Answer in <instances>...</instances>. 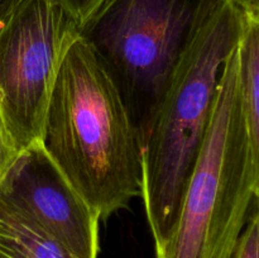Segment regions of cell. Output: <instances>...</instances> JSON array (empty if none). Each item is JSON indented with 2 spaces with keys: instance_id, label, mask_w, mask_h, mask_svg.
Returning a JSON list of instances; mask_svg holds the SVG:
<instances>
[{
  "instance_id": "6da1fadb",
  "label": "cell",
  "mask_w": 259,
  "mask_h": 258,
  "mask_svg": "<svg viewBox=\"0 0 259 258\" xmlns=\"http://www.w3.org/2000/svg\"><path fill=\"white\" fill-rule=\"evenodd\" d=\"M40 146L100 222L142 196L139 128L108 66L80 35L52 88Z\"/></svg>"
},
{
  "instance_id": "7a4b0ae2",
  "label": "cell",
  "mask_w": 259,
  "mask_h": 258,
  "mask_svg": "<svg viewBox=\"0 0 259 258\" xmlns=\"http://www.w3.org/2000/svg\"><path fill=\"white\" fill-rule=\"evenodd\" d=\"M237 0H201L184 51L139 125L143 197L154 247L174 227L211 119L223 67L243 32Z\"/></svg>"
},
{
  "instance_id": "3957f363",
  "label": "cell",
  "mask_w": 259,
  "mask_h": 258,
  "mask_svg": "<svg viewBox=\"0 0 259 258\" xmlns=\"http://www.w3.org/2000/svg\"><path fill=\"white\" fill-rule=\"evenodd\" d=\"M255 197L238 50L223 67L211 119L174 227L156 258H233Z\"/></svg>"
},
{
  "instance_id": "277c9868",
  "label": "cell",
  "mask_w": 259,
  "mask_h": 258,
  "mask_svg": "<svg viewBox=\"0 0 259 258\" xmlns=\"http://www.w3.org/2000/svg\"><path fill=\"white\" fill-rule=\"evenodd\" d=\"M201 0H113L81 30L118 83L137 125L161 95Z\"/></svg>"
},
{
  "instance_id": "5b68a950",
  "label": "cell",
  "mask_w": 259,
  "mask_h": 258,
  "mask_svg": "<svg viewBox=\"0 0 259 258\" xmlns=\"http://www.w3.org/2000/svg\"><path fill=\"white\" fill-rule=\"evenodd\" d=\"M80 35L60 0H12L0 15V114L23 152L40 143L56 76Z\"/></svg>"
},
{
  "instance_id": "8992f818",
  "label": "cell",
  "mask_w": 259,
  "mask_h": 258,
  "mask_svg": "<svg viewBox=\"0 0 259 258\" xmlns=\"http://www.w3.org/2000/svg\"><path fill=\"white\" fill-rule=\"evenodd\" d=\"M0 197L29 217L77 258H98V214L39 144L25 149L0 186Z\"/></svg>"
},
{
  "instance_id": "52a82bcc",
  "label": "cell",
  "mask_w": 259,
  "mask_h": 258,
  "mask_svg": "<svg viewBox=\"0 0 259 258\" xmlns=\"http://www.w3.org/2000/svg\"><path fill=\"white\" fill-rule=\"evenodd\" d=\"M243 32L237 47L240 95L254 161L255 197L259 200V10L243 8Z\"/></svg>"
},
{
  "instance_id": "ba28073f",
  "label": "cell",
  "mask_w": 259,
  "mask_h": 258,
  "mask_svg": "<svg viewBox=\"0 0 259 258\" xmlns=\"http://www.w3.org/2000/svg\"><path fill=\"white\" fill-rule=\"evenodd\" d=\"M0 258H77L37 223L0 197Z\"/></svg>"
},
{
  "instance_id": "9c48e42d",
  "label": "cell",
  "mask_w": 259,
  "mask_h": 258,
  "mask_svg": "<svg viewBox=\"0 0 259 258\" xmlns=\"http://www.w3.org/2000/svg\"><path fill=\"white\" fill-rule=\"evenodd\" d=\"M259 245V200L253 199L247 223L238 240L234 258H258Z\"/></svg>"
},
{
  "instance_id": "30bf717a",
  "label": "cell",
  "mask_w": 259,
  "mask_h": 258,
  "mask_svg": "<svg viewBox=\"0 0 259 258\" xmlns=\"http://www.w3.org/2000/svg\"><path fill=\"white\" fill-rule=\"evenodd\" d=\"M63 7L71 13L80 29L88 27L108 8L113 0H60Z\"/></svg>"
},
{
  "instance_id": "8fae6325",
  "label": "cell",
  "mask_w": 259,
  "mask_h": 258,
  "mask_svg": "<svg viewBox=\"0 0 259 258\" xmlns=\"http://www.w3.org/2000/svg\"><path fill=\"white\" fill-rule=\"evenodd\" d=\"M22 153L23 151L8 131L0 114V186Z\"/></svg>"
},
{
  "instance_id": "7c38bea8",
  "label": "cell",
  "mask_w": 259,
  "mask_h": 258,
  "mask_svg": "<svg viewBox=\"0 0 259 258\" xmlns=\"http://www.w3.org/2000/svg\"><path fill=\"white\" fill-rule=\"evenodd\" d=\"M243 8L247 9H257L259 10V0H237Z\"/></svg>"
},
{
  "instance_id": "4fadbf2b",
  "label": "cell",
  "mask_w": 259,
  "mask_h": 258,
  "mask_svg": "<svg viewBox=\"0 0 259 258\" xmlns=\"http://www.w3.org/2000/svg\"><path fill=\"white\" fill-rule=\"evenodd\" d=\"M10 2H12V0H0V15L4 13V10L7 9Z\"/></svg>"
},
{
  "instance_id": "5bb4252c",
  "label": "cell",
  "mask_w": 259,
  "mask_h": 258,
  "mask_svg": "<svg viewBox=\"0 0 259 258\" xmlns=\"http://www.w3.org/2000/svg\"><path fill=\"white\" fill-rule=\"evenodd\" d=\"M258 258H259V245H258Z\"/></svg>"
}]
</instances>
